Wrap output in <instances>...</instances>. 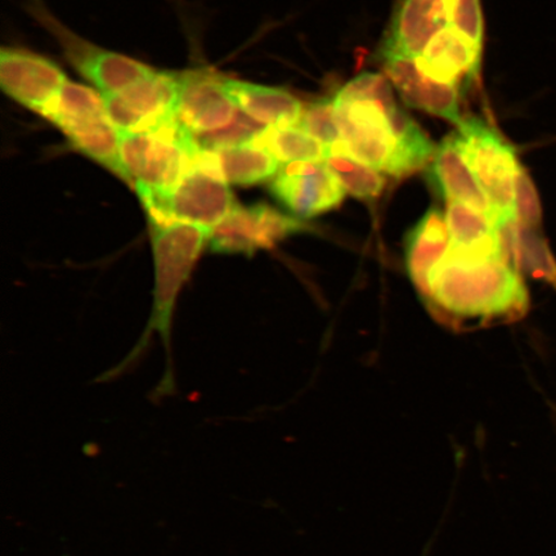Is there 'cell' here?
Returning <instances> with one entry per match:
<instances>
[{"label": "cell", "instance_id": "1", "mask_svg": "<svg viewBox=\"0 0 556 556\" xmlns=\"http://www.w3.org/2000/svg\"><path fill=\"white\" fill-rule=\"evenodd\" d=\"M387 76L364 73L336 94L344 148L372 168L403 178L429 165L435 146L395 102Z\"/></svg>", "mask_w": 556, "mask_h": 556}, {"label": "cell", "instance_id": "2", "mask_svg": "<svg viewBox=\"0 0 556 556\" xmlns=\"http://www.w3.org/2000/svg\"><path fill=\"white\" fill-rule=\"evenodd\" d=\"M429 305L454 319H517L527 311L528 294L518 270L502 255L448 249L430 275Z\"/></svg>", "mask_w": 556, "mask_h": 556}, {"label": "cell", "instance_id": "3", "mask_svg": "<svg viewBox=\"0 0 556 556\" xmlns=\"http://www.w3.org/2000/svg\"><path fill=\"white\" fill-rule=\"evenodd\" d=\"M122 160L138 197L170 193L182 182L201 146L178 121L128 134L119 131Z\"/></svg>", "mask_w": 556, "mask_h": 556}, {"label": "cell", "instance_id": "4", "mask_svg": "<svg viewBox=\"0 0 556 556\" xmlns=\"http://www.w3.org/2000/svg\"><path fill=\"white\" fill-rule=\"evenodd\" d=\"M150 222L217 227L238 205L212 150L201 148L189 173L166 194L139 197Z\"/></svg>", "mask_w": 556, "mask_h": 556}, {"label": "cell", "instance_id": "5", "mask_svg": "<svg viewBox=\"0 0 556 556\" xmlns=\"http://www.w3.org/2000/svg\"><path fill=\"white\" fill-rule=\"evenodd\" d=\"M47 119L83 155L131 186L122 160L119 130L111 122L101 93L68 81Z\"/></svg>", "mask_w": 556, "mask_h": 556}, {"label": "cell", "instance_id": "6", "mask_svg": "<svg viewBox=\"0 0 556 556\" xmlns=\"http://www.w3.org/2000/svg\"><path fill=\"white\" fill-rule=\"evenodd\" d=\"M457 135L464 156L490 200L496 227L518 220L516 184L521 164L514 146L477 116L464 117Z\"/></svg>", "mask_w": 556, "mask_h": 556}, {"label": "cell", "instance_id": "7", "mask_svg": "<svg viewBox=\"0 0 556 556\" xmlns=\"http://www.w3.org/2000/svg\"><path fill=\"white\" fill-rule=\"evenodd\" d=\"M152 252L155 262L154 309L148 326L169 345L174 305L180 289L192 273L213 229L187 225H159L150 222Z\"/></svg>", "mask_w": 556, "mask_h": 556}, {"label": "cell", "instance_id": "8", "mask_svg": "<svg viewBox=\"0 0 556 556\" xmlns=\"http://www.w3.org/2000/svg\"><path fill=\"white\" fill-rule=\"evenodd\" d=\"M180 88L182 74L155 70L122 92L102 96L116 129L138 134L178 121Z\"/></svg>", "mask_w": 556, "mask_h": 556}, {"label": "cell", "instance_id": "9", "mask_svg": "<svg viewBox=\"0 0 556 556\" xmlns=\"http://www.w3.org/2000/svg\"><path fill=\"white\" fill-rule=\"evenodd\" d=\"M62 68L45 55L4 47L0 51V87L13 101L48 117L67 85Z\"/></svg>", "mask_w": 556, "mask_h": 556}, {"label": "cell", "instance_id": "10", "mask_svg": "<svg viewBox=\"0 0 556 556\" xmlns=\"http://www.w3.org/2000/svg\"><path fill=\"white\" fill-rule=\"evenodd\" d=\"M305 229L307 226L294 215L267 204L236 206L225 220L213 228L208 241L214 253L253 255Z\"/></svg>", "mask_w": 556, "mask_h": 556}, {"label": "cell", "instance_id": "11", "mask_svg": "<svg viewBox=\"0 0 556 556\" xmlns=\"http://www.w3.org/2000/svg\"><path fill=\"white\" fill-rule=\"evenodd\" d=\"M273 197L294 217L313 218L343 203L346 191L325 162L283 166L269 187Z\"/></svg>", "mask_w": 556, "mask_h": 556}, {"label": "cell", "instance_id": "12", "mask_svg": "<svg viewBox=\"0 0 556 556\" xmlns=\"http://www.w3.org/2000/svg\"><path fill=\"white\" fill-rule=\"evenodd\" d=\"M60 40L70 64L92 83L101 94L122 92L139 80L148 78L154 68L127 55L103 50L70 33L52 18H43Z\"/></svg>", "mask_w": 556, "mask_h": 556}, {"label": "cell", "instance_id": "13", "mask_svg": "<svg viewBox=\"0 0 556 556\" xmlns=\"http://www.w3.org/2000/svg\"><path fill=\"white\" fill-rule=\"evenodd\" d=\"M239 111L227 93L225 76L199 70L182 73L177 119L192 136L220 134L232 127Z\"/></svg>", "mask_w": 556, "mask_h": 556}, {"label": "cell", "instance_id": "14", "mask_svg": "<svg viewBox=\"0 0 556 556\" xmlns=\"http://www.w3.org/2000/svg\"><path fill=\"white\" fill-rule=\"evenodd\" d=\"M457 0H401L389 26L382 60L416 59L454 18Z\"/></svg>", "mask_w": 556, "mask_h": 556}, {"label": "cell", "instance_id": "15", "mask_svg": "<svg viewBox=\"0 0 556 556\" xmlns=\"http://www.w3.org/2000/svg\"><path fill=\"white\" fill-rule=\"evenodd\" d=\"M384 68L387 78L409 108L460 127L464 117L458 101V87L433 79L422 72L416 59L387 60Z\"/></svg>", "mask_w": 556, "mask_h": 556}, {"label": "cell", "instance_id": "16", "mask_svg": "<svg viewBox=\"0 0 556 556\" xmlns=\"http://www.w3.org/2000/svg\"><path fill=\"white\" fill-rule=\"evenodd\" d=\"M427 179L438 197L447 203L463 201L484 213L493 222L492 205L464 156L457 131L444 138L438 146L427 169Z\"/></svg>", "mask_w": 556, "mask_h": 556}, {"label": "cell", "instance_id": "17", "mask_svg": "<svg viewBox=\"0 0 556 556\" xmlns=\"http://www.w3.org/2000/svg\"><path fill=\"white\" fill-rule=\"evenodd\" d=\"M450 232L440 207H430L406 236L405 262L409 278L424 302H430V275L446 255Z\"/></svg>", "mask_w": 556, "mask_h": 556}, {"label": "cell", "instance_id": "18", "mask_svg": "<svg viewBox=\"0 0 556 556\" xmlns=\"http://www.w3.org/2000/svg\"><path fill=\"white\" fill-rule=\"evenodd\" d=\"M482 55L454 27L447 26L429 41L416 62L433 79L460 88L463 81L477 78Z\"/></svg>", "mask_w": 556, "mask_h": 556}, {"label": "cell", "instance_id": "19", "mask_svg": "<svg viewBox=\"0 0 556 556\" xmlns=\"http://www.w3.org/2000/svg\"><path fill=\"white\" fill-rule=\"evenodd\" d=\"M227 93L241 113L263 127H296L303 104L289 90L225 78Z\"/></svg>", "mask_w": 556, "mask_h": 556}, {"label": "cell", "instance_id": "20", "mask_svg": "<svg viewBox=\"0 0 556 556\" xmlns=\"http://www.w3.org/2000/svg\"><path fill=\"white\" fill-rule=\"evenodd\" d=\"M446 220L450 250L472 256H503L498 228L484 213L463 201H448Z\"/></svg>", "mask_w": 556, "mask_h": 556}, {"label": "cell", "instance_id": "21", "mask_svg": "<svg viewBox=\"0 0 556 556\" xmlns=\"http://www.w3.org/2000/svg\"><path fill=\"white\" fill-rule=\"evenodd\" d=\"M228 185L253 186L276 177L280 162L254 141L208 149Z\"/></svg>", "mask_w": 556, "mask_h": 556}, {"label": "cell", "instance_id": "22", "mask_svg": "<svg viewBox=\"0 0 556 556\" xmlns=\"http://www.w3.org/2000/svg\"><path fill=\"white\" fill-rule=\"evenodd\" d=\"M324 162L354 198L370 201L379 198L384 190L386 179L380 172L353 157L342 141L328 148Z\"/></svg>", "mask_w": 556, "mask_h": 556}, {"label": "cell", "instance_id": "23", "mask_svg": "<svg viewBox=\"0 0 556 556\" xmlns=\"http://www.w3.org/2000/svg\"><path fill=\"white\" fill-rule=\"evenodd\" d=\"M252 141L280 163L324 162L328 148L299 127H266Z\"/></svg>", "mask_w": 556, "mask_h": 556}, {"label": "cell", "instance_id": "24", "mask_svg": "<svg viewBox=\"0 0 556 556\" xmlns=\"http://www.w3.org/2000/svg\"><path fill=\"white\" fill-rule=\"evenodd\" d=\"M296 127L307 131L326 148L342 141L336 119V96L326 97L305 108Z\"/></svg>", "mask_w": 556, "mask_h": 556}, {"label": "cell", "instance_id": "25", "mask_svg": "<svg viewBox=\"0 0 556 556\" xmlns=\"http://www.w3.org/2000/svg\"><path fill=\"white\" fill-rule=\"evenodd\" d=\"M450 26L483 54L484 20L481 0H457Z\"/></svg>", "mask_w": 556, "mask_h": 556}, {"label": "cell", "instance_id": "26", "mask_svg": "<svg viewBox=\"0 0 556 556\" xmlns=\"http://www.w3.org/2000/svg\"><path fill=\"white\" fill-rule=\"evenodd\" d=\"M516 208L520 225L536 228L541 222V204L536 186L521 166L516 184Z\"/></svg>", "mask_w": 556, "mask_h": 556}, {"label": "cell", "instance_id": "27", "mask_svg": "<svg viewBox=\"0 0 556 556\" xmlns=\"http://www.w3.org/2000/svg\"><path fill=\"white\" fill-rule=\"evenodd\" d=\"M430 547H432V546H430V544H428L426 547V551H424V556H428Z\"/></svg>", "mask_w": 556, "mask_h": 556}]
</instances>
